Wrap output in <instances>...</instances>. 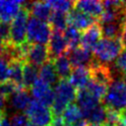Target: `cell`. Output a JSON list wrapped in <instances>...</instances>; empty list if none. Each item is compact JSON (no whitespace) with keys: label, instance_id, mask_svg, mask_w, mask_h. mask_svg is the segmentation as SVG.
Returning <instances> with one entry per match:
<instances>
[{"label":"cell","instance_id":"cell-1","mask_svg":"<svg viewBox=\"0 0 126 126\" xmlns=\"http://www.w3.org/2000/svg\"><path fill=\"white\" fill-rule=\"evenodd\" d=\"M125 49L121 38H101L93 49L94 58L102 65H110Z\"/></svg>","mask_w":126,"mask_h":126},{"label":"cell","instance_id":"cell-2","mask_svg":"<svg viewBox=\"0 0 126 126\" xmlns=\"http://www.w3.org/2000/svg\"><path fill=\"white\" fill-rule=\"evenodd\" d=\"M54 92L55 99L51 106V111L54 117H61L66 107L76 99L77 91L68 80H60Z\"/></svg>","mask_w":126,"mask_h":126},{"label":"cell","instance_id":"cell-3","mask_svg":"<svg viewBox=\"0 0 126 126\" xmlns=\"http://www.w3.org/2000/svg\"><path fill=\"white\" fill-rule=\"evenodd\" d=\"M105 107L121 111L126 109V83L123 77L113 79L102 100Z\"/></svg>","mask_w":126,"mask_h":126},{"label":"cell","instance_id":"cell-4","mask_svg":"<svg viewBox=\"0 0 126 126\" xmlns=\"http://www.w3.org/2000/svg\"><path fill=\"white\" fill-rule=\"evenodd\" d=\"M52 34V28L47 22L30 17L27 28V41L30 44L46 45Z\"/></svg>","mask_w":126,"mask_h":126},{"label":"cell","instance_id":"cell-5","mask_svg":"<svg viewBox=\"0 0 126 126\" xmlns=\"http://www.w3.org/2000/svg\"><path fill=\"white\" fill-rule=\"evenodd\" d=\"M30 16V11L24 7L20 11V13L13 19L10 24V37L9 43L20 46L27 41V28H28V21Z\"/></svg>","mask_w":126,"mask_h":126},{"label":"cell","instance_id":"cell-6","mask_svg":"<svg viewBox=\"0 0 126 126\" xmlns=\"http://www.w3.org/2000/svg\"><path fill=\"white\" fill-rule=\"evenodd\" d=\"M26 115L34 126H50L54 116L49 107L33 99L26 110Z\"/></svg>","mask_w":126,"mask_h":126},{"label":"cell","instance_id":"cell-7","mask_svg":"<svg viewBox=\"0 0 126 126\" xmlns=\"http://www.w3.org/2000/svg\"><path fill=\"white\" fill-rule=\"evenodd\" d=\"M31 93L35 100L39 101L43 105L49 107L52 106L54 99H55V92L52 90V88L40 81L39 79L35 82V84L32 86Z\"/></svg>","mask_w":126,"mask_h":126},{"label":"cell","instance_id":"cell-8","mask_svg":"<svg viewBox=\"0 0 126 126\" xmlns=\"http://www.w3.org/2000/svg\"><path fill=\"white\" fill-rule=\"evenodd\" d=\"M50 60L48 48L43 44H30L26 56V62L35 67H41Z\"/></svg>","mask_w":126,"mask_h":126},{"label":"cell","instance_id":"cell-9","mask_svg":"<svg viewBox=\"0 0 126 126\" xmlns=\"http://www.w3.org/2000/svg\"><path fill=\"white\" fill-rule=\"evenodd\" d=\"M50 60H55L57 57L66 54L68 51V43L62 32L52 31L51 37L47 44Z\"/></svg>","mask_w":126,"mask_h":126},{"label":"cell","instance_id":"cell-10","mask_svg":"<svg viewBox=\"0 0 126 126\" xmlns=\"http://www.w3.org/2000/svg\"><path fill=\"white\" fill-rule=\"evenodd\" d=\"M66 55L68 56L73 68H75V67L90 68V66L94 60V55L92 54V51L84 48L81 45L76 48L69 49L67 51Z\"/></svg>","mask_w":126,"mask_h":126},{"label":"cell","instance_id":"cell-11","mask_svg":"<svg viewBox=\"0 0 126 126\" xmlns=\"http://www.w3.org/2000/svg\"><path fill=\"white\" fill-rule=\"evenodd\" d=\"M67 16L69 26H73L80 32H85L96 23V20L94 18L75 8L71 10L67 14Z\"/></svg>","mask_w":126,"mask_h":126},{"label":"cell","instance_id":"cell-12","mask_svg":"<svg viewBox=\"0 0 126 126\" xmlns=\"http://www.w3.org/2000/svg\"><path fill=\"white\" fill-rule=\"evenodd\" d=\"M24 7H26L30 11V14H32V17L47 23L53 13V10L49 1H37L33 3L27 2V3H24Z\"/></svg>","mask_w":126,"mask_h":126},{"label":"cell","instance_id":"cell-13","mask_svg":"<svg viewBox=\"0 0 126 126\" xmlns=\"http://www.w3.org/2000/svg\"><path fill=\"white\" fill-rule=\"evenodd\" d=\"M76 101L77 105L81 108L83 112V117H85V115H87L90 111H92L100 103V100L94 97L86 88L77 91Z\"/></svg>","mask_w":126,"mask_h":126},{"label":"cell","instance_id":"cell-14","mask_svg":"<svg viewBox=\"0 0 126 126\" xmlns=\"http://www.w3.org/2000/svg\"><path fill=\"white\" fill-rule=\"evenodd\" d=\"M32 102L31 95L27 89L20 88L9 97V105L14 111H26Z\"/></svg>","mask_w":126,"mask_h":126},{"label":"cell","instance_id":"cell-15","mask_svg":"<svg viewBox=\"0 0 126 126\" xmlns=\"http://www.w3.org/2000/svg\"><path fill=\"white\" fill-rule=\"evenodd\" d=\"M101 35H102L101 28L98 23H95L94 26L83 32L81 38V46H83L88 50L93 51L94 46L99 42Z\"/></svg>","mask_w":126,"mask_h":126},{"label":"cell","instance_id":"cell-16","mask_svg":"<svg viewBox=\"0 0 126 126\" xmlns=\"http://www.w3.org/2000/svg\"><path fill=\"white\" fill-rule=\"evenodd\" d=\"M24 5L22 1H2L0 0V14L1 21L10 23L20 13Z\"/></svg>","mask_w":126,"mask_h":126},{"label":"cell","instance_id":"cell-17","mask_svg":"<svg viewBox=\"0 0 126 126\" xmlns=\"http://www.w3.org/2000/svg\"><path fill=\"white\" fill-rule=\"evenodd\" d=\"M75 9H78L93 18H99L104 11V7L102 2L95 1V0H82V1H75Z\"/></svg>","mask_w":126,"mask_h":126},{"label":"cell","instance_id":"cell-18","mask_svg":"<svg viewBox=\"0 0 126 126\" xmlns=\"http://www.w3.org/2000/svg\"><path fill=\"white\" fill-rule=\"evenodd\" d=\"M68 81L75 87L80 89H84L87 87L89 82L91 81V72L88 67H75L73 68L71 75Z\"/></svg>","mask_w":126,"mask_h":126},{"label":"cell","instance_id":"cell-19","mask_svg":"<svg viewBox=\"0 0 126 126\" xmlns=\"http://www.w3.org/2000/svg\"><path fill=\"white\" fill-rule=\"evenodd\" d=\"M38 78L43 83L51 86L56 87V85L59 83L60 79L57 75L53 60H49L46 63H44L40 68L38 72Z\"/></svg>","mask_w":126,"mask_h":126},{"label":"cell","instance_id":"cell-20","mask_svg":"<svg viewBox=\"0 0 126 126\" xmlns=\"http://www.w3.org/2000/svg\"><path fill=\"white\" fill-rule=\"evenodd\" d=\"M124 24H125V22L120 21V20L110 22V23L99 24L103 37H105V38H121Z\"/></svg>","mask_w":126,"mask_h":126},{"label":"cell","instance_id":"cell-21","mask_svg":"<svg viewBox=\"0 0 126 126\" xmlns=\"http://www.w3.org/2000/svg\"><path fill=\"white\" fill-rule=\"evenodd\" d=\"M57 75L60 80H68L73 70L72 64L66 54H63L53 60Z\"/></svg>","mask_w":126,"mask_h":126},{"label":"cell","instance_id":"cell-22","mask_svg":"<svg viewBox=\"0 0 126 126\" xmlns=\"http://www.w3.org/2000/svg\"><path fill=\"white\" fill-rule=\"evenodd\" d=\"M38 72L39 69L37 67L25 62L24 63V71H23V87L25 89L32 88L35 82L38 80Z\"/></svg>","mask_w":126,"mask_h":126},{"label":"cell","instance_id":"cell-23","mask_svg":"<svg viewBox=\"0 0 126 126\" xmlns=\"http://www.w3.org/2000/svg\"><path fill=\"white\" fill-rule=\"evenodd\" d=\"M106 115L107 108L101 102L87 115H85L84 119H86L89 124H104L106 122Z\"/></svg>","mask_w":126,"mask_h":126},{"label":"cell","instance_id":"cell-24","mask_svg":"<svg viewBox=\"0 0 126 126\" xmlns=\"http://www.w3.org/2000/svg\"><path fill=\"white\" fill-rule=\"evenodd\" d=\"M24 61H12L9 67V81L14 83L19 88L23 87V71H24Z\"/></svg>","mask_w":126,"mask_h":126},{"label":"cell","instance_id":"cell-25","mask_svg":"<svg viewBox=\"0 0 126 126\" xmlns=\"http://www.w3.org/2000/svg\"><path fill=\"white\" fill-rule=\"evenodd\" d=\"M82 118H84L83 112L76 103H70L62 114V119L66 124V126L71 125Z\"/></svg>","mask_w":126,"mask_h":126},{"label":"cell","instance_id":"cell-26","mask_svg":"<svg viewBox=\"0 0 126 126\" xmlns=\"http://www.w3.org/2000/svg\"><path fill=\"white\" fill-rule=\"evenodd\" d=\"M48 24L52 28V31H58V32H64L67 27L69 26L68 24V16L65 13L61 12H55L53 11Z\"/></svg>","mask_w":126,"mask_h":126},{"label":"cell","instance_id":"cell-27","mask_svg":"<svg viewBox=\"0 0 126 126\" xmlns=\"http://www.w3.org/2000/svg\"><path fill=\"white\" fill-rule=\"evenodd\" d=\"M63 34L68 43V50L72 48H76L81 45L82 32L73 26H68L67 29L63 32Z\"/></svg>","mask_w":126,"mask_h":126},{"label":"cell","instance_id":"cell-28","mask_svg":"<svg viewBox=\"0 0 126 126\" xmlns=\"http://www.w3.org/2000/svg\"><path fill=\"white\" fill-rule=\"evenodd\" d=\"M107 88L106 86H103V85H100L98 83H95L94 81H90L89 84L87 85L86 89L94 96L96 97L98 100L102 101L105 94H106V92H107Z\"/></svg>","mask_w":126,"mask_h":126},{"label":"cell","instance_id":"cell-29","mask_svg":"<svg viewBox=\"0 0 126 126\" xmlns=\"http://www.w3.org/2000/svg\"><path fill=\"white\" fill-rule=\"evenodd\" d=\"M52 10L55 12H61L68 14L71 10L74 9L75 2L73 1H66V0H58V1H49Z\"/></svg>","mask_w":126,"mask_h":126},{"label":"cell","instance_id":"cell-30","mask_svg":"<svg viewBox=\"0 0 126 126\" xmlns=\"http://www.w3.org/2000/svg\"><path fill=\"white\" fill-rule=\"evenodd\" d=\"M20 88L18 86H16L14 83H12L11 81H6L2 84H0V94L6 96V97H10L17 90H19Z\"/></svg>","mask_w":126,"mask_h":126},{"label":"cell","instance_id":"cell-31","mask_svg":"<svg viewBox=\"0 0 126 126\" xmlns=\"http://www.w3.org/2000/svg\"><path fill=\"white\" fill-rule=\"evenodd\" d=\"M11 123L13 126H30L32 123L28 116L23 113H15L11 117Z\"/></svg>","mask_w":126,"mask_h":126},{"label":"cell","instance_id":"cell-32","mask_svg":"<svg viewBox=\"0 0 126 126\" xmlns=\"http://www.w3.org/2000/svg\"><path fill=\"white\" fill-rule=\"evenodd\" d=\"M9 67L10 63L0 57V84L8 81L9 79Z\"/></svg>","mask_w":126,"mask_h":126},{"label":"cell","instance_id":"cell-33","mask_svg":"<svg viewBox=\"0 0 126 126\" xmlns=\"http://www.w3.org/2000/svg\"><path fill=\"white\" fill-rule=\"evenodd\" d=\"M114 65L123 75H126V48L121 52V54L115 60Z\"/></svg>","mask_w":126,"mask_h":126},{"label":"cell","instance_id":"cell-34","mask_svg":"<svg viewBox=\"0 0 126 126\" xmlns=\"http://www.w3.org/2000/svg\"><path fill=\"white\" fill-rule=\"evenodd\" d=\"M10 37V24L5 22H0V38L5 42H9Z\"/></svg>","mask_w":126,"mask_h":126},{"label":"cell","instance_id":"cell-35","mask_svg":"<svg viewBox=\"0 0 126 126\" xmlns=\"http://www.w3.org/2000/svg\"><path fill=\"white\" fill-rule=\"evenodd\" d=\"M7 102H8V97L0 94V111L5 112V109L7 107Z\"/></svg>","mask_w":126,"mask_h":126},{"label":"cell","instance_id":"cell-36","mask_svg":"<svg viewBox=\"0 0 126 126\" xmlns=\"http://www.w3.org/2000/svg\"><path fill=\"white\" fill-rule=\"evenodd\" d=\"M121 40L123 42L124 47L126 48V22L123 26V31H122V35H121Z\"/></svg>","mask_w":126,"mask_h":126},{"label":"cell","instance_id":"cell-37","mask_svg":"<svg viewBox=\"0 0 126 126\" xmlns=\"http://www.w3.org/2000/svg\"><path fill=\"white\" fill-rule=\"evenodd\" d=\"M0 126H13V125H12L11 121L5 117V118L0 122Z\"/></svg>","mask_w":126,"mask_h":126},{"label":"cell","instance_id":"cell-38","mask_svg":"<svg viewBox=\"0 0 126 126\" xmlns=\"http://www.w3.org/2000/svg\"><path fill=\"white\" fill-rule=\"evenodd\" d=\"M5 44H6V42H5L3 39H1V38H0V53L2 52V50H3L4 46H5Z\"/></svg>","mask_w":126,"mask_h":126},{"label":"cell","instance_id":"cell-39","mask_svg":"<svg viewBox=\"0 0 126 126\" xmlns=\"http://www.w3.org/2000/svg\"><path fill=\"white\" fill-rule=\"evenodd\" d=\"M5 117H6V116H5V112H1V111H0V122H1Z\"/></svg>","mask_w":126,"mask_h":126},{"label":"cell","instance_id":"cell-40","mask_svg":"<svg viewBox=\"0 0 126 126\" xmlns=\"http://www.w3.org/2000/svg\"><path fill=\"white\" fill-rule=\"evenodd\" d=\"M88 126H104L103 124H88Z\"/></svg>","mask_w":126,"mask_h":126},{"label":"cell","instance_id":"cell-41","mask_svg":"<svg viewBox=\"0 0 126 126\" xmlns=\"http://www.w3.org/2000/svg\"><path fill=\"white\" fill-rule=\"evenodd\" d=\"M30 126H34V125H33V124H31V125H30Z\"/></svg>","mask_w":126,"mask_h":126},{"label":"cell","instance_id":"cell-42","mask_svg":"<svg viewBox=\"0 0 126 126\" xmlns=\"http://www.w3.org/2000/svg\"><path fill=\"white\" fill-rule=\"evenodd\" d=\"M0 20H1V14H0Z\"/></svg>","mask_w":126,"mask_h":126}]
</instances>
